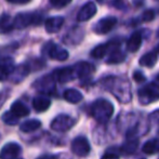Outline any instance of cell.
<instances>
[{
	"label": "cell",
	"instance_id": "cell-1",
	"mask_svg": "<svg viewBox=\"0 0 159 159\" xmlns=\"http://www.w3.org/2000/svg\"><path fill=\"white\" fill-rule=\"evenodd\" d=\"M103 86L109 90L116 96L119 102L128 103L132 98L131 90H130V84L126 78H119L109 76L102 80Z\"/></svg>",
	"mask_w": 159,
	"mask_h": 159
},
{
	"label": "cell",
	"instance_id": "cell-2",
	"mask_svg": "<svg viewBox=\"0 0 159 159\" xmlns=\"http://www.w3.org/2000/svg\"><path fill=\"white\" fill-rule=\"evenodd\" d=\"M114 114V106L109 101L98 98L92 103L90 107V115L100 124H106Z\"/></svg>",
	"mask_w": 159,
	"mask_h": 159
},
{
	"label": "cell",
	"instance_id": "cell-3",
	"mask_svg": "<svg viewBox=\"0 0 159 159\" xmlns=\"http://www.w3.org/2000/svg\"><path fill=\"white\" fill-rule=\"evenodd\" d=\"M139 100L142 105H147L159 100V84L156 82L144 86L139 91Z\"/></svg>",
	"mask_w": 159,
	"mask_h": 159
},
{
	"label": "cell",
	"instance_id": "cell-4",
	"mask_svg": "<svg viewBox=\"0 0 159 159\" xmlns=\"http://www.w3.org/2000/svg\"><path fill=\"white\" fill-rule=\"evenodd\" d=\"M42 22V15L39 13H20L14 19V27L22 30L32 25H39Z\"/></svg>",
	"mask_w": 159,
	"mask_h": 159
},
{
	"label": "cell",
	"instance_id": "cell-5",
	"mask_svg": "<svg viewBox=\"0 0 159 159\" xmlns=\"http://www.w3.org/2000/svg\"><path fill=\"white\" fill-rule=\"evenodd\" d=\"M76 124V120L74 119L71 116L61 114V115L57 116L54 119L51 121V129L54 130L57 132H66L70 130Z\"/></svg>",
	"mask_w": 159,
	"mask_h": 159
},
{
	"label": "cell",
	"instance_id": "cell-6",
	"mask_svg": "<svg viewBox=\"0 0 159 159\" xmlns=\"http://www.w3.org/2000/svg\"><path fill=\"white\" fill-rule=\"evenodd\" d=\"M120 47L119 40H111V41L106 42L104 44H100V46L95 47L92 51H91V57L94 59H102V57H106L114 50L118 49Z\"/></svg>",
	"mask_w": 159,
	"mask_h": 159
},
{
	"label": "cell",
	"instance_id": "cell-7",
	"mask_svg": "<svg viewBox=\"0 0 159 159\" xmlns=\"http://www.w3.org/2000/svg\"><path fill=\"white\" fill-rule=\"evenodd\" d=\"M90 144L87 138L82 135L77 136L76 139H74L71 142V152L75 155L79 156V157H84L90 153Z\"/></svg>",
	"mask_w": 159,
	"mask_h": 159
},
{
	"label": "cell",
	"instance_id": "cell-8",
	"mask_svg": "<svg viewBox=\"0 0 159 159\" xmlns=\"http://www.w3.org/2000/svg\"><path fill=\"white\" fill-rule=\"evenodd\" d=\"M34 86L38 91L44 94H53L55 92V79L52 75H47L39 78Z\"/></svg>",
	"mask_w": 159,
	"mask_h": 159
},
{
	"label": "cell",
	"instance_id": "cell-9",
	"mask_svg": "<svg viewBox=\"0 0 159 159\" xmlns=\"http://www.w3.org/2000/svg\"><path fill=\"white\" fill-rule=\"evenodd\" d=\"M44 52L49 55V57L57 61H65L68 59V52L62 47H59L54 42H49L44 47Z\"/></svg>",
	"mask_w": 159,
	"mask_h": 159
},
{
	"label": "cell",
	"instance_id": "cell-10",
	"mask_svg": "<svg viewBox=\"0 0 159 159\" xmlns=\"http://www.w3.org/2000/svg\"><path fill=\"white\" fill-rule=\"evenodd\" d=\"M52 76L54 77L55 81H59L61 84H65L74 80L77 77L75 67L69 66V67H63V68H57L53 71Z\"/></svg>",
	"mask_w": 159,
	"mask_h": 159
},
{
	"label": "cell",
	"instance_id": "cell-11",
	"mask_svg": "<svg viewBox=\"0 0 159 159\" xmlns=\"http://www.w3.org/2000/svg\"><path fill=\"white\" fill-rule=\"evenodd\" d=\"M117 24V19L114 16H107V17H103L100 21L94 25L93 27V30H94L95 34H98V35H105V34L109 33L115 25Z\"/></svg>",
	"mask_w": 159,
	"mask_h": 159
},
{
	"label": "cell",
	"instance_id": "cell-12",
	"mask_svg": "<svg viewBox=\"0 0 159 159\" xmlns=\"http://www.w3.org/2000/svg\"><path fill=\"white\" fill-rule=\"evenodd\" d=\"M21 152L22 147L17 143H8L0 151V159H15L19 157Z\"/></svg>",
	"mask_w": 159,
	"mask_h": 159
},
{
	"label": "cell",
	"instance_id": "cell-13",
	"mask_svg": "<svg viewBox=\"0 0 159 159\" xmlns=\"http://www.w3.org/2000/svg\"><path fill=\"white\" fill-rule=\"evenodd\" d=\"M74 67H75L77 77L80 79H89L95 70L94 66L88 62H80V63L74 65Z\"/></svg>",
	"mask_w": 159,
	"mask_h": 159
},
{
	"label": "cell",
	"instance_id": "cell-14",
	"mask_svg": "<svg viewBox=\"0 0 159 159\" xmlns=\"http://www.w3.org/2000/svg\"><path fill=\"white\" fill-rule=\"evenodd\" d=\"M96 13V6L94 2H88L79 10L77 14V20L80 22H84L93 17Z\"/></svg>",
	"mask_w": 159,
	"mask_h": 159
},
{
	"label": "cell",
	"instance_id": "cell-15",
	"mask_svg": "<svg viewBox=\"0 0 159 159\" xmlns=\"http://www.w3.org/2000/svg\"><path fill=\"white\" fill-rule=\"evenodd\" d=\"M15 69L13 60L11 57H6V59L0 61V80H4L12 75L13 70Z\"/></svg>",
	"mask_w": 159,
	"mask_h": 159
},
{
	"label": "cell",
	"instance_id": "cell-16",
	"mask_svg": "<svg viewBox=\"0 0 159 159\" xmlns=\"http://www.w3.org/2000/svg\"><path fill=\"white\" fill-rule=\"evenodd\" d=\"M64 24V19L62 16H54L50 17L44 22V26H46V30L50 34L57 33Z\"/></svg>",
	"mask_w": 159,
	"mask_h": 159
},
{
	"label": "cell",
	"instance_id": "cell-17",
	"mask_svg": "<svg viewBox=\"0 0 159 159\" xmlns=\"http://www.w3.org/2000/svg\"><path fill=\"white\" fill-rule=\"evenodd\" d=\"M143 40L142 32H134L127 41V49L130 52H136L141 48Z\"/></svg>",
	"mask_w": 159,
	"mask_h": 159
},
{
	"label": "cell",
	"instance_id": "cell-18",
	"mask_svg": "<svg viewBox=\"0 0 159 159\" xmlns=\"http://www.w3.org/2000/svg\"><path fill=\"white\" fill-rule=\"evenodd\" d=\"M50 106H51V101H50V98H47V96L39 95V96H36L33 100V107L38 113L46 111Z\"/></svg>",
	"mask_w": 159,
	"mask_h": 159
},
{
	"label": "cell",
	"instance_id": "cell-19",
	"mask_svg": "<svg viewBox=\"0 0 159 159\" xmlns=\"http://www.w3.org/2000/svg\"><path fill=\"white\" fill-rule=\"evenodd\" d=\"M14 27V19L9 14H2L0 16V34L10 33Z\"/></svg>",
	"mask_w": 159,
	"mask_h": 159
},
{
	"label": "cell",
	"instance_id": "cell-20",
	"mask_svg": "<svg viewBox=\"0 0 159 159\" xmlns=\"http://www.w3.org/2000/svg\"><path fill=\"white\" fill-rule=\"evenodd\" d=\"M10 111L12 113H14L16 116L19 117H25V116H28L30 113V108L26 106L24 103H22L21 101H15L12 105H11Z\"/></svg>",
	"mask_w": 159,
	"mask_h": 159
},
{
	"label": "cell",
	"instance_id": "cell-21",
	"mask_svg": "<svg viewBox=\"0 0 159 159\" xmlns=\"http://www.w3.org/2000/svg\"><path fill=\"white\" fill-rule=\"evenodd\" d=\"M157 62V53L155 51H151V52H147L143 55L140 59V65L141 66L145 67H153L154 65Z\"/></svg>",
	"mask_w": 159,
	"mask_h": 159
},
{
	"label": "cell",
	"instance_id": "cell-22",
	"mask_svg": "<svg viewBox=\"0 0 159 159\" xmlns=\"http://www.w3.org/2000/svg\"><path fill=\"white\" fill-rule=\"evenodd\" d=\"M82 94L76 89H67L64 92V98L71 104H77L82 100Z\"/></svg>",
	"mask_w": 159,
	"mask_h": 159
},
{
	"label": "cell",
	"instance_id": "cell-23",
	"mask_svg": "<svg viewBox=\"0 0 159 159\" xmlns=\"http://www.w3.org/2000/svg\"><path fill=\"white\" fill-rule=\"evenodd\" d=\"M142 152L148 155H153V154L159 153V140L158 139H152V140L147 141L142 147Z\"/></svg>",
	"mask_w": 159,
	"mask_h": 159
},
{
	"label": "cell",
	"instance_id": "cell-24",
	"mask_svg": "<svg viewBox=\"0 0 159 159\" xmlns=\"http://www.w3.org/2000/svg\"><path fill=\"white\" fill-rule=\"evenodd\" d=\"M125 60H126V54L118 48L116 50H114L113 52L109 53L106 62L107 64H119L121 62H124Z\"/></svg>",
	"mask_w": 159,
	"mask_h": 159
},
{
	"label": "cell",
	"instance_id": "cell-25",
	"mask_svg": "<svg viewBox=\"0 0 159 159\" xmlns=\"http://www.w3.org/2000/svg\"><path fill=\"white\" fill-rule=\"evenodd\" d=\"M41 127V122L37 119H30V120H26L25 122L21 125L20 130L22 132H25V133H30L33 131H36L39 128Z\"/></svg>",
	"mask_w": 159,
	"mask_h": 159
},
{
	"label": "cell",
	"instance_id": "cell-26",
	"mask_svg": "<svg viewBox=\"0 0 159 159\" xmlns=\"http://www.w3.org/2000/svg\"><path fill=\"white\" fill-rule=\"evenodd\" d=\"M30 68L27 66V65H21V66H19L17 68H15L14 70H13V81H21L23 78H25L26 76L28 75V73H30Z\"/></svg>",
	"mask_w": 159,
	"mask_h": 159
},
{
	"label": "cell",
	"instance_id": "cell-27",
	"mask_svg": "<svg viewBox=\"0 0 159 159\" xmlns=\"http://www.w3.org/2000/svg\"><path fill=\"white\" fill-rule=\"evenodd\" d=\"M139 146V140L138 139H128V142L125 143L121 147V152L125 154H133L138 149Z\"/></svg>",
	"mask_w": 159,
	"mask_h": 159
},
{
	"label": "cell",
	"instance_id": "cell-28",
	"mask_svg": "<svg viewBox=\"0 0 159 159\" xmlns=\"http://www.w3.org/2000/svg\"><path fill=\"white\" fill-rule=\"evenodd\" d=\"M66 36H73V38L66 40L65 42H68V43H78L79 41H81L84 32H82L81 28H79L78 26H75V28H73Z\"/></svg>",
	"mask_w": 159,
	"mask_h": 159
},
{
	"label": "cell",
	"instance_id": "cell-29",
	"mask_svg": "<svg viewBox=\"0 0 159 159\" xmlns=\"http://www.w3.org/2000/svg\"><path fill=\"white\" fill-rule=\"evenodd\" d=\"M2 121L9 126H15L19 122V116H16L12 111H7L2 115Z\"/></svg>",
	"mask_w": 159,
	"mask_h": 159
},
{
	"label": "cell",
	"instance_id": "cell-30",
	"mask_svg": "<svg viewBox=\"0 0 159 159\" xmlns=\"http://www.w3.org/2000/svg\"><path fill=\"white\" fill-rule=\"evenodd\" d=\"M111 6L114 7V8L118 9V10H127L128 9V1L127 0H113V1L111 2Z\"/></svg>",
	"mask_w": 159,
	"mask_h": 159
},
{
	"label": "cell",
	"instance_id": "cell-31",
	"mask_svg": "<svg viewBox=\"0 0 159 159\" xmlns=\"http://www.w3.org/2000/svg\"><path fill=\"white\" fill-rule=\"evenodd\" d=\"M50 4L53 8L57 9H62L64 7H66L67 4H69L71 2V0H49Z\"/></svg>",
	"mask_w": 159,
	"mask_h": 159
},
{
	"label": "cell",
	"instance_id": "cell-32",
	"mask_svg": "<svg viewBox=\"0 0 159 159\" xmlns=\"http://www.w3.org/2000/svg\"><path fill=\"white\" fill-rule=\"evenodd\" d=\"M154 17H155V12H154L153 10H146L142 14L141 21L142 22H149V21H153Z\"/></svg>",
	"mask_w": 159,
	"mask_h": 159
},
{
	"label": "cell",
	"instance_id": "cell-33",
	"mask_svg": "<svg viewBox=\"0 0 159 159\" xmlns=\"http://www.w3.org/2000/svg\"><path fill=\"white\" fill-rule=\"evenodd\" d=\"M101 159H119V155L117 153H111V152L107 151Z\"/></svg>",
	"mask_w": 159,
	"mask_h": 159
},
{
	"label": "cell",
	"instance_id": "cell-34",
	"mask_svg": "<svg viewBox=\"0 0 159 159\" xmlns=\"http://www.w3.org/2000/svg\"><path fill=\"white\" fill-rule=\"evenodd\" d=\"M133 79L135 80L136 82H143V81H145V76L143 75L142 73H140V71H134Z\"/></svg>",
	"mask_w": 159,
	"mask_h": 159
},
{
	"label": "cell",
	"instance_id": "cell-35",
	"mask_svg": "<svg viewBox=\"0 0 159 159\" xmlns=\"http://www.w3.org/2000/svg\"><path fill=\"white\" fill-rule=\"evenodd\" d=\"M7 1L11 2V3H19V4H24V3H28L30 0H7Z\"/></svg>",
	"mask_w": 159,
	"mask_h": 159
},
{
	"label": "cell",
	"instance_id": "cell-36",
	"mask_svg": "<svg viewBox=\"0 0 159 159\" xmlns=\"http://www.w3.org/2000/svg\"><path fill=\"white\" fill-rule=\"evenodd\" d=\"M37 159H59L57 155H42Z\"/></svg>",
	"mask_w": 159,
	"mask_h": 159
},
{
	"label": "cell",
	"instance_id": "cell-37",
	"mask_svg": "<svg viewBox=\"0 0 159 159\" xmlns=\"http://www.w3.org/2000/svg\"><path fill=\"white\" fill-rule=\"evenodd\" d=\"M96 1H98V3H104V2L106 1V0H96Z\"/></svg>",
	"mask_w": 159,
	"mask_h": 159
},
{
	"label": "cell",
	"instance_id": "cell-38",
	"mask_svg": "<svg viewBox=\"0 0 159 159\" xmlns=\"http://www.w3.org/2000/svg\"><path fill=\"white\" fill-rule=\"evenodd\" d=\"M157 51H159V46L157 47Z\"/></svg>",
	"mask_w": 159,
	"mask_h": 159
},
{
	"label": "cell",
	"instance_id": "cell-39",
	"mask_svg": "<svg viewBox=\"0 0 159 159\" xmlns=\"http://www.w3.org/2000/svg\"><path fill=\"white\" fill-rule=\"evenodd\" d=\"M157 79H158V80H159V75H158V76H157Z\"/></svg>",
	"mask_w": 159,
	"mask_h": 159
},
{
	"label": "cell",
	"instance_id": "cell-40",
	"mask_svg": "<svg viewBox=\"0 0 159 159\" xmlns=\"http://www.w3.org/2000/svg\"><path fill=\"white\" fill-rule=\"evenodd\" d=\"M158 36H159V32H158Z\"/></svg>",
	"mask_w": 159,
	"mask_h": 159
},
{
	"label": "cell",
	"instance_id": "cell-41",
	"mask_svg": "<svg viewBox=\"0 0 159 159\" xmlns=\"http://www.w3.org/2000/svg\"><path fill=\"white\" fill-rule=\"evenodd\" d=\"M158 1H159V0H158Z\"/></svg>",
	"mask_w": 159,
	"mask_h": 159
},
{
	"label": "cell",
	"instance_id": "cell-42",
	"mask_svg": "<svg viewBox=\"0 0 159 159\" xmlns=\"http://www.w3.org/2000/svg\"><path fill=\"white\" fill-rule=\"evenodd\" d=\"M15 159H16V158H15Z\"/></svg>",
	"mask_w": 159,
	"mask_h": 159
}]
</instances>
